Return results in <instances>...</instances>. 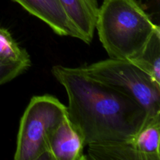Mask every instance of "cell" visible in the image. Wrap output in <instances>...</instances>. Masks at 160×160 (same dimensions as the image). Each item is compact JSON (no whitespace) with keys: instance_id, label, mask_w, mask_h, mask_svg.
Returning a JSON list of instances; mask_svg holds the SVG:
<instances>
[{"instance_id":"1","label":"cell","mask_w":160,"mask_h":160,"mask_svg":"<svg viewBox=\"0 0 160 160\" xmlns=\"http://www.w3.org/2000/svg\"><path fill=\"white\" fill-rule=\"evenodd\" d=\"M52 73L66 89L67 117L85 145L130 140L148 119L135 100L88 76L81 67L54 66Z\"/></svg>"},{"instance_id":"2","label":"cell","mask_w":160,"mask_h":160,"mask_svg":"<svg viewBox=\"0 0 160 160\" xmlns=\"http://www.w3.org/2000/svg\"><path fill=\"white\" fill-rule=\"evenodd\" d=\"M158 27L136 0H103L95 29L110 58L131 60L142 52Z\"/></svg>"},{"instance_id":"3","label":"cell","mask_w":160,"mask_h":160,"mask_svg":"<svg viewBox=\"0 0 160 160\" xmlns=\"http://www.w3.org/2000/svg\"><path fill=\"white\" fill-rule=\"evenodd\" d=\"M67 116V106L56 97H33L20 120L14 159H47L50 137Z\"/></svg>"},{"instance_id":"4","label":"cell","mask_w":160,"mask_h":160,"mask_svg":"<svg viewBox=\"0 0 160 160\" xmlns=\"http://www.w3.org/2000/svg\"><path fill=\"white\" fill-rule=\"evenodd\" d=\"M81 68L88 76L135 100L148 117L160 114V84L131 61L110 58Z\"/></svg>"},{"instance_id":"5","label":"cell","mask_w":160,"mask_h":160,"mask_svg":"<svg viewBox=\"0 0 160 160\" xmlns=\"http://www.w3.org/2000/svg\"><path fill=\"white\" fill-rule=\"evenodd\" d=\"M84 145L82 136L67 116L50 137L47 159H87L84 155Z\"/></svg>"},{"instance_id":"6","label":"cell","mask_w":160,"mask_h":160,"mask_svg":"<svg viewBox=\"0 0 160 160\" xmlns=\"http://www.w3.org/2000/svg\"><path fill=\"white\" fill-rule=\"evenodd\" d=\"M46 23L56 34L81 40V36L64 12L59 0H12Z\"/></svg>"},{"instance_id":"7","label":"cell","mask_w":160,"mask_h":160,"mask_svg":"<svg viewBox=\"0 0 160 160\" xmlns=\"http://www.w3.org/2000/svg\"><path fill=\"white\" fill-rule=\"evenodd\" d=\"M69 20L87 44L92 42L98 18L96 0H59Z\"/></svg>"},{"instance_id":"8","label":"cell","mask_w":160,"mask_h":160,"mask_svg":"<svg viewBox=\"0 0 160 160\" xmlns=\"http://www.w3.org/2000/svg\"><path fill=\"white\" fill-rule=\"evenodd\" d=\"M88 156L95 160H146L139 152L133 138L122 142L88 145Z\"/></svg>"},{"instance_id":"9","label":"cell","mask_w":160,"mask_h":160,"mask_svg":"<svg viewBox=\"0 0 160 160\" xmlns=\"http://www.w3.org/2000/svg\"><path fill=\"white\" fill-rule=\"evenodd\" d=\"M160 114L148 117L140 131L133 137L134 143L146 160H159Z\"/></svg>"},{"instance_id":"10","label":"cell","mask_w":160,"mask_h":160,"mask_svg":"<svg viewBox=\"0 0 160 160\" xmlns=\"http://www.w3.org/2000/svg\"><path fill=\"white\" fill-rule=\"evenodd\" d=\"M131 62L146 72L160 84V29L158 27L152 34L142 52Z\"/></svg>"},{"instance_id":"11","label":"cell","mask_w":160,"mask_h":160,"mask_svg":"<svg viewBox=\"0 0 160 160\" xmlns=\"http://www.w3.org/2000/svg\"><path fill=\"white\" fill-rule=\"evenodd\" d=\"M30 66L31 62H12L0 58V85L23 73Z\"/></svg>"}]
</instances>
